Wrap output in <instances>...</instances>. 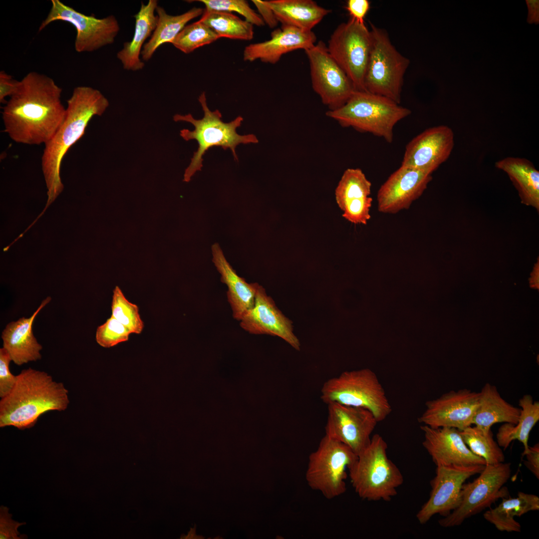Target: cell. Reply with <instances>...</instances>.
Masks as SVG:
<instances>
[{
	"mask_svg": "<svg viewBox=\"0 0 539 539\" xmlns=\"http://www.w3.org/2000/svg\"><path fill=\"white\" fill-rule=\"evenodd\" d=\"M61 93L62 89L51 77L34 71L28 73L3 107L4 131L16 143L46 144L65 118Z\"/></svg>",
	"mask_w": 539,
	"mask_h": 539,
	"instance_id": "obj_1",
	"label": "cell"
},
{
	"mask_svg": "<svg viewBox=\"0 0 539 539\" xmlns=\"http://www.w3.org/2000/svg\"><path fill=\"white\" fill-rule=\"evenodd\" d=\"M67 103L64 120L52 138L44 144L41 157V168L48 190L47 205L63 190L60 171L64 156L83 136L92 118L102 115L109 105L99 90L87 86L75 87Z\"/></svg>",
	"mask_w": 539,
	"mask_h": 539,
	"instance_id": "obj_2",
	"label": "cell"
},
{
	"mask_svg": "<svg viewBox=\"0 0 539 539\" xmlns=\"http://www.w3.org/2000/svg\"><path fill=\"white\" fill-rule=\"evenodd\" d=\"M68 391L47 373L28 368L16 375L12 390L0 401V427L20 430L34 426L50 411H62L69 404Z\"/></svg>",
	"mask_w": 539,
	"mask_h": 539,
	"instance_id": "obj_3",
	"label": "cell"
},
{
	"mask_svg": "<svg viewBox=\"0 0 539 539\" xmlns=\"http://www.w3.org/2000/svg\"><path fill=\"white\" fill-rule=\"evenodd\" d=\"M198 100L204 112L202 119H196L191 114L184 115L177 114L173 116L175 122H187L194 126L193 131L182 129L180 135L186 141L195 140L198 143V149L194 153L191 162L185 171L183 181L185 182H189L197 171L201 170L203 157L210 148L220 147L225 150L230 149L235 160H238L236 148L238 145L259 142L254 134L241 135L237 133V128L243 121L242 116H238L231 122L225 123L221 119L222 114L219 110H210L204 92L199 96Z\"/></svg>",
	"mask_w": 539,
	"mask_h": 539,
	"instance_id": "obj_4",
	"label": "cell"
},
{
	"mask_svg": "<svg viewBox=\"0 0 539 539\" xmlns=\"http://www.w3.org/2000/svg\"><path fill=\"white\" fill-rule=\"evenodd\" d=\"M411 113L408 108L387 98L355 91L343 106L328 110L326 115L342 127L370 133L392 143L395 125Z\"/></svg>",
	"mask_w": 539,
	"mask_h": 539,
	"instance_id": "obj_5",
	"label": "cell"
},
{
	"mask_svg": "<svg viewBox=\"0 0 539 539\" xmlns=\"http://www.w3.org/2000/svg\"><path fill=\"white\" fill-rule=\"evenodd\" d=\"M387 449V444L383 437L374 434L348 469L352 486L360 498L390 501L403 484V476L388 458Z\"/></svg>",
	"mask_w": 539,
	"mask_h": 539,
	"instance_id": "obj_6",
	"label": "cell"
},
{
	"mask_svg": "<svg viewBox=\"0 0 539 539\" xmlns=\"http://www.w3.org/2000/svg\"><path fill=\"white\" fill-rule=\"evenodd\" d=\"M320 398L326 404L336 402L367 409L378 422L392 411L377 376L368 368L344 371L327 380L321 387Z\"/></svg>",
	"mask_w": 539,
	"mask_h": 539,
	"instance_id": "obj_7",
	"label": "cell"
},
{
	"mask_svg": "<svg viewBox=\"0 0 539 539\" xmlns=\"http://www.w3.org/2000/svg\"><path fill=\"white\" fill-rule=\"evenodd\" d=\"M372 45L365 72V90L398 104L410 61L392 45L387 32L370 23Z\"/></svg>",
	"mask_w": 539,
	"mask_h": 539,
	"instance_id": "obj_8",
	"label": "cell"
},
{
	"mask_svg": "<svg viewBox=\"0 0 539 539\" xmlns=\"http://www.w3.org/2000/svg\"><path fill=\"white\" fill-rule=\"evenodd\" d=\"M357 458L346 445L325 435L309 456L305 473L308 486L327 499L340 496L346 490V469Z\"/></svg>",
	"mask_w": 539,
	"mask_h": 539,
	"instance_id": "obj_9",
	"label": "cell"
},
{
	"mask_svg": "<svg viewBox=\"0 0 539 539\" xmlns=\"http://www.w3.org/2000/svg\"><path fill=\"white\" fill-rule=\"evenodd\" d=\"M479 474L473 482L463 485L458 506L439 520L441 527L460 526L466 519L489 507L496 500L507 497L508 490L504 485L511 475L510 463L487 464Z\"/></svg>",
	"mask_w": 539,
	"mask_h": 539,
	"instance_id": "obj_10",
	"label": "cell"
},
{
	"mask_svg": "<svg viewBox=\"0 0 539 539\" xmlns=\"http://www.w3.org/2000/svg\"><path fill=\"white\" fill-rule=\"evenodd\" d=\"M371 45L370 30L352 18L337 26L326 45L356 91H365L364 80Z\"/></svg>",
	"mask_w": 539,
	"mask_h": 539,
	"instance_id": "obj_11",
	"label": "cell"
},
{
	"mask_svg": "<svg viewBox=\"0 0 539 539\" xmlns=\"http://www.w3.org/2000/svg\"><path fill=\"white\" fill-rule=\"evenodd\" d=\"M51 6L38 31L56 20L71 24L76 29L74 48L76 52H89L112 44L120 30L119 22L113 15L103 18L87 15L59 0H51Z\"/></svg>",
	"mask_w": 539,
	"mask_h": 539,
	"instance_id": "obj_12",
	"label": "cell"
},
{
	"mask_svg": "<svg viewBox=\"0 0 539 539\" xmlns=\"http://www.w3.org/2000/svg\"><path fill=\"white\" fill-rule=\"evenodd\" d=\"M312 87L329 110L343 106L356 91L346 73L320 41L306 49Z\"/></svg>",
	"mask_w": 539,
	"mask_h": 539,
	"instance_id": "obj_13",
	"label": "cell"
},
{
	"mask_svg": "<svg viewBox=\"0 0 539 539\" xmlns=\"http://www.w3.org/2000/svg\"><path fill=\"white\" fill-rule=\"evenodd\" d=\"M485 465L437 466L431 481V491L427 501L416 515L421 524H425L435 515L445 517L458 506L465 482L480 474Z\"/></svg>",
	"mask_w": 539,
	"mask_h": 539,
	"instance_id": "obj_14",
	"label": "cell"
},
{
	"mask_svg": "<svg viewBox=\"0 0 539 539\" xmlns=\"http://www.w3.org/2000/svg\"><path fill=\"white\" fill-rule=\"evenodd\" d=\"M326 435L348 446L357 455L369 444L378 422L369 410L336 402L327 404Z\"/></svg>",
	"mask_w": 539,
	"mask_h": 539,
	"instance_id": "obj_15",
	"label": "cell"
},
{
	"mask_svg": "<svg viewBox=\"0 0 539 539\" xmlns=\"http://www.w3.org/2000/svg\"><path fill=\"white\" fill-rule=\"evenodd\" d=\"M479 397V392L467 388L451 390L427 401L418 422L434 428L451 427L463 430L473 425Z\"/></svg>",
	"mask_w": 539,
	"mask_h": 539,
	"instance_id": "obj_16",
	"label": "cell"
},
{
	"mask_svg": "<svg viewBox=\"0 0 539 539\" xmlns=\"http://www.w3.org/2000/svg\"><path fill=\"white\" fill-rule=\"evenodd\" d=\"M454 146V134L450 127L429 128L407 144L401 165L432 174L449 158Z\"/></svg>",
	"mask_w": 539,
	"mask_h": 539,
	"instance_id": "obj_17",
	"label": "cell"
},
{
	"mask_svg": "<svg viewBox=\"0 0 539 539\" xmlns=\"http://www.w3.org/2000/svg\"><path fill=\"white\" fill-rule=\"evenodd\" d=\"M431 173L401 165L380 186L377 194L378 210L396 214L408 209L432 180Z\"/></svg>",
	"mask_w": 539,
	"mask_h": 539,
	"instance_id": "obj_18",
	"label": "cell"
},
{
	"mask_svg": "<svg viewBox=\"0 0 539 539\" xmlns=\"http://www.w3.org/2000/svg\"><path fill=\"white\" fill-rule=\"evenodd\" d=\"M240 326L252 334H266L280 337L294 349H300V343L293 332L292 322L276 306L265 288L259 285L254 305L240 320Z\"/></svg>",
	"mask_w": 539,
	"mask_h": 539,
	"instance_id": "obj_19",
	"label": "cell"
},
{
	"mask_svg": "<svg viewBox=\"0 0 539 539\" xmlns=\"http://www.w3.org/2000/svg\"><path fill=\"white\" fill-rule=\"evenodd\" d=\"M422 445L436 467L486 465L485 461L475 455L464 441L460 430L451 427L434 428L422 425Z\"/></svg>",
	"mask_w": 539,
	"mask_h": 539,
	"instance_id": "obj_20",
	"label": "cell"
},
{
	"mask_svg": "<svg viewBox=\"0 0 539 539\" xmlns=\"http://www.w3.org/2000/svg\"><path fill=\"white\" fill-rule=\"evenodd\" d=\"M371 183L359 168H348L335 190V200L342 217L354 224L366 225L370 219Z\"/></svg>",
	"mask_w": 539,
	"mask_h": 539,
	"instance_id": "obj_21",
	"label": "cell"
},
{
	"mask_svg": "<svg viewBox=\"0 0 539 539\" xmlns=\"http://www.w3.org/2000/svg\"><path fill=\"white\" fill-rule=\"evenodd\" d=\"M316 41V36L312 30L282 25L280 28L271 32L269 40L246 46L243 51V59L250 62L260 60L263 62L275 64L283 55L297 49H308Z\"/></svg>",
	"mask_w": 539,
	"mask_h": 539,
	"instance_id": "obj_22",
	"label": "cell"
},
{
	"mask_svg": "<svg viewBox=\"0 0 539 539\" xmlns=\"http://www.w3.org/2000/svg\"><path fill=\"white\" fill-rule=\"evenodd\" d=\"M50 300L51 297H47L30 317L8 323L2 332L3 347L15 364L20 366L41 358L42 347L34 337L32 326L36 315Z\"/></svg>",
	"mask_w": 539,
	"mask_h": 539,
	"instance_id": "obj_23",
	"label": "cell"
},
{
	"mask_svg": "<svg viewBox=\"0 0 539 539\" xmlns=\"http://www.w3.org/2000/svg\"><path fill=\"white\" fill-rule=\"evenodd\" d=\"M212 261L221 275V281L228 287L227 296L233 311V316L241 320L245 314L253 307L255 295L260 284L248 283L239 276L226 260L218 243L212 246Z\"/></svg>",
	"mask_w": 539,
	"mask_h": 539,
	"instance_id": "obj_24",
	"label": "cell"
},
{
	"mask_svg": "<svg viewBox=\"0 0 539 539\" xmlns=\"http://www.w3.org/2000/svg\"><path fill=\"white\" fill-rule=\"evenodd\" d=\"M158 5L157 0H149L146 4L142 2L139 11L134 16L135 25L132 39L125 42L117 53L125 70L136 71L144 68L145 64L140 56L144 43L156 28L157 16L155 11Z\"/></svg>",
	"mask_w": 539,
	"mask_h": 539,
	"instance_id": "obj_25",
	"label": "cell"
},
{
	"mask_svg": "<svg viewBox=\"0 0 539 539\" xmlns=\"http://www.w3.org/2000/svg\"><path fill=\"white\" fill-rule=\"evenodd\" d=\"M479 393V405L473 420V425L487 433L496 423L516 424L518 422L521 408L503 399L496 386L486 383Z\"/></svg>",
	"mask_w": 539,
	"mask_h": 539,
	"instance_id": "obj_26",
	"label": "cell"
},
{
	"mask_svg": "<svg viewBox=\"0 0 539 539\" xmlns=\"http://www.w3.org/2000/svg\"><path fill=\"white\" fill-rule=\"evenodd\" d=\"M495 167L509 176L518 192L521 203L539 210V172L530 160L508 157L495 163Z\"/></svg>",
	"mask_w": 539,
	"mask_h": 539,
	"instance_id": "obj_27",
	"label": "cell"
},
{
	"mask_svg": "<svg viewBox=\"0 0 539 539\" xmlns=\"http://www.w3.org/2000/svg\"><path fill=\"white\" fill-rule=\"evenodd\" d=\"M282 25L310 31L330 10L312 0H266Z\"/></svg>",
	"mask_w": 539,
	"mask_h": 539,
	"instance_id": "obj_28",
	"label": "cell"
},
{
	"mask_svg": "<svg viewBox=\"0 0 539 539\" xmlns=\"http://www.w3.org/2000/svg\"><path fill=\"white\" fill-rule=\"evenodd\" d=\"M539 510V497L521 492L515 498H503L502 502L497 507L485 512L483 517L499 531L520 532L521 526L515 517Z\"/></svg>",
	"mask_w": 539,
	"mask_h": 539,
	"instance_id": "obj_29",
	"label": "cell"
},
{
	"mask_svg": "<svg viewBox=\"0 0 539 539\" xmlns=\"http://www.w3.org/2000/svg\"><path fill=\"white\" fill-rule=\"evenodd\" d=\"M204 11L202 8L194 7L182 14L172 15L167 13L163 7L158 5L156 9V26L151 38L143 46L141 53L142 59L145 61L150 60L161 45L171 43L187 23L202 15Z\"/></svg>",
	"mask_w": 539,
	"mask_h": 539,
	"instance_id": "obj_30",
	"label": "cell"
},
{
	"mask_svg": "<svg viewBox=\"0 0 539 539\" xmlns=\"http://www.w3.org/2000/svg\"><path fill=\"white\" fill-rule=\"evenodd\" d=\"M521 413L516 424L504 423L496 434L498 445L506 449L515 440L522 443L524 455L529 448L528 441L531 430L539 421V402L534 401L530 394L524 395L519 401Z\"/></svg>",
	"mask_w": 539,
	"mask_h": 539,
	"instance_id": "obj_31",
	"label": "cell"
},
{
	"mask_svg": "<svg viewBox=\"0 0 539 539\" xmlns=\"http://www.w3.org/2000/svg\"><path fill=\"white\" fill-rule=\"evenodd\" d=\"M199 20L220 38L250 40L254 37V25L231 12L204 9Z\"/></svg>",
	"mask_w": 539,
	"mask_h": 539,
	"instance_id": "obj_32",
	"label": "cell"
},
{
	"mask_svg": "<svg viewBox=\"0 0 539 539\" xmlns=\"http://www.w3.org/2000/svg\"><path fill=\"white\" fill-rule=\"evenodd\" d=\"M460 434L471 452L482 458L486 465H495L505 462V455L501 447L493 438L491 430L487 433L471 425L460 431Z\"/></svg>",
	"mask_w": 539,
	"mask_h": 539,
	"instance_id": "obj_33",
	"label": "cell"
},
{
	"mask_svg": "<svg viewBox=\"0 0 539 539\" xmlns=\"http://www.w3.org/2000/svg\"><path fill=\"white\" fill-rule=\"evenodd\" d=\"M219 38L214 30L199 20L186 25L171 43L181 51L189 54Z\"/></svg>",
	"mask_w": 539,
	"mask_h": 539,
	"instance_id": "obj_34",
	"label": "cell"
},
{
	"mask_svg": "<svg viewBox=\"0 0 539 539\" xmlns=\"http://www.w3.org/2000/svg\"><path fill=\"white\" fill-rule=\"evenodd\" d=\"M111 316L124 325L131 333L140 334L144 324L140 317L138 306L130 302L118 286L113 291Z\"/></svg>",
	"mask_w": 539,
	"mask_h": 539,
	"instance_id": "obj_35",
	"label": "cell"
},
{
	"mask_svg": "<svg viewBox=\"0 0 539 539\" xmlns=\"http://www.w3.org/2000/svg\"><path fill=\"white\" fill-rule=\"evenodd\" d=\"M205 9L237 12L244 17L245 20L253 25L263 26L265 25L260 14L251 8L248 2L245 0H200Z\"/></svg>",
	"mask_w": 539,
	"mask_h": 539,
	"instance_id": "obj_36",
	"label": "cell"
},
{
	"mask_svg": "<svg viewBox=\"0 0 539 539\" xmlns=\"http://www.w3.org/2000/svg\"><path fill=\"white\" fill-rule=\"evenodd\" d=\"M131 332L113 316L98 326L95 338L97 343L104 348H110L128 341Z\"/></svg>",
	"mask_w": 539,
	"mask_h": 539,
	"instance_id": "obj_37",
	"label": "cell"
},
{
	"mask_svg": "<svg viewBox=\"0 0 539 539\" xmlns=\"http://www.w3.org/2000/svg\"><path fill=\"white\" fill-rule=\"evenodd\" d=\"M11 358L3 347L0 348V397L6 396L13 388L16 380V375H13L9 369Z\"/></svg>",
	"mask_w": 539,
	"mask_h": 539,
	"instance_id": "obj_38",
	"label": "cell"
},
{
	"mask_svg": "<svg viewBox=\"0 0 539 539\" xmlns=\"http://www.w3.org/2000/svg\"><path fill=\"white\" fill-rule=\"evenodd\" d=\"M8 509L5 507L1 506L0 514V539H20L26 538L25 536L20 535L17 531L18 528L24 524L13 521L11 515L8 512Z\"/></svg>",
	"mask_w": 539,
	"mask_h": 539,
	"instance_id": "obj_39",
	"label": "cell"
},
{
	"mask_svg": "<svg viewBox=\"0 0 539 539\" xmlns=\"http://www.w3.org/2000/svg\"><path fill=\"white\" fill-rule=\"evenodd\" d=\"M20 81H17L3 70L0 71V103L5 104V98L11 97L17 90Z\"/></svg>",
	"mask_w": 539,
	"mask_h": 539,
	"instance_id": "obj_40",
	"label": "cell"
},
{
	"mask_svg": "<svg viewBox=\"0 0 539 539\" xmlns=\"http://www.w3.org/2000/svg\"><path fill=\"white\" fill-rule=\"evenodd\" d=\"M370 8L368 0H348L346 9L352 18L361 23H365L364 18Z\"/></svg>",
	"mask_w": 539,
	"mask_h": 539,
	"instance_id": "obj_41",
	"label": "cell"
},
{
	"mask_svg": "<svg viewBox=\"0 0 539 539\" xmlns=\"http://www.w3.org/2000/svg\"><path fill=\"white\" fill-rule=\"evenodd\" d=\"M253 3L257 7L259 14L262 17L265 24H267L270 28H274L277 26L278 21L277 19L273 10L268 5L266 0H253Z\"/></svg>",
	"mask_w": 539,
	"mask_h": 539,
	"instance_id": "obj_42",
	"label": "cell"
},
{
	"mask_svg": "<svg viewBox=\"0 0 539 539\" xmlns=\"http://www.w3.org/2000/svg\"><path fill=\"white\" fill-rule=\"evenodd\" d=\"M524 456H526V459L524 460L525 466L538 479H539V444H536L534 446H529V450L525 453Z\"/></svg>",
	"mask_w": 539,
	"mask_h": 539,
	"instance_id": "obj_43",
	"label": "cell"
},
{
	"mask_svg": "<svg viewBox=\"0 0 539 539\" xmlns=\"http://www.w3.org/2000/svg\"><path fill=\"white\" fill-rule=\"evenodd\" d=\"M532 282L533 284L537 286V284L539 283V264L535 267L534 271L532 275Z\"/></svg>",
	"mask_w": 539,
	"mask_h": 539,
	"instance_id": "obj_44",
	"label": "cell"
}]
</instances>
